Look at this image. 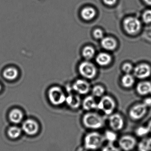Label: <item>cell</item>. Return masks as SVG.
<instances>
[{"label": "cell", "mask_w": 151, "mask_h": 151, "mask_svg": "<svg viewBox=\"0 0 151 151\" xmlns=\"http://www.w3.org/2000/svg\"><path fill=\"white\" fill-rule=\"evenodd\" d=\"M77 151H87V150L84 146V147H79V148L77 150Z\"/></svg>", "instance_id": "35"}, {"label": "cell", "mask_w": 151, "mask_h": 151, "mask_svg": "<svg viewBox=\"0 0 151 151\" xmlns=\"http://www.w3.org/2000/svg\"><path fill=\"white\" fill-rule=\"evenodd\" d=\"M143 104L146 106L147 107L151 106V98H147L145 99L144 101Z\"/></svg>", "instance_id": "32"}, {"label": "cell", "mask_w": 151, "mask_h": 151, "mask_svg": "<svg viewBox=\"0 0 151 151\" xmlns=\"http://www.w3.org/2000/svg\"><path fill=\"white\" fill-rule=\"evenodd\" d=\"M96 12L94 8L87 7L84 8L81 12V16L83 19L90 20L94 18L95 16Z\"/></svg>", "instance_id": "19"}, {"label": "cell", "mask_w": 151, "mask_h": 151, "mask_svg": "<svg viewBox=\"0 0 151 151\" xmlns=\"http://www.w3.org/2000/svg\"><path fill=\"white\" fill-rule=\"evenodd\" d=\"M21 129L19 127L16 126L11 127L8 130V136L12 139L18 138L21 135Z\"/></svg>", "instance_id": "22"}, {"label": "cell", "mask_w": 151, "mask_h": 151, "mask_svg": "<svg viewBox=\"0 0 151 151\" xmlns=\"http://www.w3.org/2000/svg\"><path fill=\"white\" fill-rule=\"evenodd\" d=\"M82 54L83 57L85 59L90 60L93 58L95 55V49L92 47L87 46L85 47L82 50Z\"/></svg>", "instance_id": "25"}, {"label": "cell", "mask_w": 151, "mask_h": 151, "mask_svg": "<svg viewBox=\"0 0 151 151\" xmlns=\"http://www.w3.org/2000/svg\"><path fill=\"white\" fill-rule=\"evenodd\" d=\"M94 36L97 39H102L103 38V32L100 29H96L93 33Z\"/></svg>", "instance_id": "31"}, {"label": "cell", "mask_w": 151, "mask_h": 151, "mask_svg": "<svg viewBox=\"0 0 151 151\" xmlns=\"http://www.w3.org/2000/svg\"><path fill=\"white\" fill-rule=\"evenodd\" d=\"M105 141H107L109 143L113 144L116 142L118 136L115 132L113 130H106L104 135Z\"/></svg>", "instance_id": "24"}, {"label": "cell", "mask_w": 151, "mask_h": 151, "mask_svg": "<svg viewBox=\"0 0 151 151\" xmlns=\"http://www.w3.org/2000/svg\"><path fill=\"white\" fill-rule=\"evenodd\" d=\"M112 58L109 54L105 53H100L96 58V63L101 66L108 65L111 62Z\"/></svg>", "instance_id": "17"}, {"label": "cell", "mask_w": 151, "mask_h": 151, "mask_svg": "<svg viewBox=\"0 0 151 151\" xmlns=\"http://www.w3.org/2000/svg\"><path fill=\"white\" fill-rule=\"evenodd\" d=\"M9 119L12 123L15 124L20 123L23 119V113L19 109H13L10 112Z\"/></svg>", "instance_id": "15"}, {"label": "cell", "mask_w": 151, "mask_h": 151, "mask_svg": "<svg viewBox=\"0 0 151 151\" xmlns=\"http://www.w3.org/2000/svg\"><path fill=\"white\" fill-rule=\"evenodd\" d=\"M103 1L106 4L109 5H112L115 4L117 0H103Z\"/></svg>", "instance_id": "33"}, {"label": "cell", "mask_w": 151, "mask_h": 151, "mask_svg": "<svg viewBox=\"0 0 151 151\" xmlns=\"http://www.w3.org/2000/svg\"><path fill=\"white\" fill-rule=\"evenodd\" d=\"M79 71L81 75L87 79H93L97 73L96 68L90 62H82L79 66Z\"/></svg>", "instance_id": "5"}, {"label": "cell", "mask_w": 151, "mask_h": 151, "mask_svg": "<svg viewBox=\"0 0 151 151\" xmlns=\"http://www.w3.org/2000/svg\"><path fill=\"white\" fill-rule=\"evenodd\" d=\"M126 31L130 34H134L140 31L141 27L140 21L135 17H128L124 22Z\"/></svg>", "instance_id": "7"}, {"label": "cell", "mask_w": 151, "mask_h": 151, "mask_svg": "<svg viewBox=\"0 0 151 151\" xmlns=\"http://www.w3.org/2000/svg\"><path fill=\"white\" fill-rule=\"evenodd\" d=\"M65 102L71 108L76 109L80 105L81 101L80 98L78 95L71 94L66 97Z\"/></svg>", "instance_id": "13"}, {"label": "cell", "mask_w": 151, "mask_h": 151, "mask_svg": "<svg viewBox=\"0 0 151 151\" xmlns=\"http://www.w3.org/2000/svg\"><path fill=\"white\" fill-rule=\"evenodd\" d=\"M137 92L141 95H146L151 93V83L149 81L139 83L137 87Z\"/></svg>", "instance_id": "16"}, {"label": "cell", "mask_w": 151, "mask_h": 151, "mask_svg": "<svg viewBox=\"0 0 151 151\" xmlns=\"http://www.w3.org/2000/svg\"><path fill=\"white\" fill-rule=\"evenodd\" d=\"M147 108V106L144 104L136 105L130 109L129 116L134 120L141 119L146 114Z\"/></svg>", "instance_id": "8"}, {"label": "cell", "mask_w": 151, "mask_h": 151, "mask_svg": "<svg viewBox=\"0 0 151 151\" xmlns=\"http://www.w3.org/2000/svg\"><path fill=\"white\" fill-rule=\"evenodd\" d=\"M133 67L132 65L129 63L124 64L122 66V70L126 73H129L132 71Z\"/></svg>", "instance_id": "30"}, {"label": "cell", "mask_w": 151, "mask_h": 151, "mask_svg": "<svg viewBox=\"0 0 151 151\" xmlns=\"http://www.w3.org/2000/svg\"><path fill=\"white\" fill-rule=\"evenodd\" d=\"M82 106L85 110L90 111L97 108V104L96 103L95 99L93 96H89L87 97L83 100Z\"/></svg>", "instance_id": "18"}, {"label": "cell", "mask_w": 151, "mask_h": 151, "mask_svg": "<svg viewBox=\"0 0 151 151\" xmlns=\"http://www.w3.org/2000/svg\"><path fill=\"white\" fill-rule=\"evenodd\" d=\"M4 77L9 80H13L18 75L17 70L13 67H9L4 70L3 73Z\"/></svg>", "instance_id": "20"}, {"label": "cell", "mask_w": 151, "mask_h": 151, "mask_svg": "<svg viewBox=\"0 0 151 151\" xmlns=\"http://www.w3.org/2000/svg\"><path fill=\"white\" fill-rule=\"evenodd\" d=\"M101 45L105 49L108 50H113L117 47L116 41L111 37H105L103 38L101 41Z\"/></svg>", "instance_id": "14"}, {"label": "cell", "mask_w": 151, "mask_h": 151, "mask_svg": "<svg viewBox=\"0 0 151 151\" xmlns=\"http://www.w3.org/2000/svg\"><path fill=\"white\" fill-rule=\"evenodd\" d=\"M144 22L146 24L151 23V10L146 11L143 15Z\"/></svg>", "instance_id": "28"}, {"label": "cell", "mask_w": 151, "mask_h": 151, "mask_svg": "<svg viewBox=\"0 0 151 151\" xmlns=\"http://www.w3.org/2000/svg\"><path fill=\"white\" fill-rule=\"evenodd\" d=\"M82 122L86 128L92 129H100L103 127L105 123L103 118L94 112L86 114L82 119Z\"/></svg>", "instance_id": "2"}, {"label": "cell", "mask_w": 151, "mask_h": 151, "mask_svg": "<svg viewBox=\"0 0 151 151\" xmlns=\"http://www.w3.org/2000/svg\"><path fill=\"white\" fill-rule=\"evenodd\" d=\"M101 151H121L120 149L115 147L113 144L109 143L105 146Z\"/></svg>", "instance_id": "29"}, {"label": "cell", "mask_w": 151, "mask_h": 151, "mask_svg": "<svg viewBox=\"0 0 151 151\" xmlns=\"http://www.w3.org/2000/svg\"><path fill=\"white\" fill-rule=\"evenodd\" d=\"M105 139L103 135L96 132L88 133L85 137L84 147L87 150H96L102 147Z\"/></svg>", "instance_id": "1"}, {"label": "cell", "mask_w": 151, "mask_h": 151, "mask_svg": "<svg viewBox=\"0 0 151 151\" xmlns=\"http://www.w3.org/2000/svg\"><path fill=\"white\" fill-rule=\"evenodd\" d=\"M139 151H151V137L144 138L138 145Z\"/></svg>", "instance_id": "21"}, {"label": "cell", "mask_w": 151, "mask_h": 151, "mask_svg": "<svg viewBox=\"0 0 151 151\" xmlns=\"http://www.w3.org/2000/svg\"><path fill=\"white\" fill-rule=\"evenodd\" d=\"M147 127H148V129H149L150 133L151 134V120L149 122Z\"/></svg>", "instance_id": "34"}, {"label": "cell", "mask_w": 151, "mask_h": 151, "mask_svg": "<svg viewBox=\"0 0 151 151\" xmlns=\"http://www.w3.org/2000/svg\"><path fill=\"white\" fill-rule=\"evenodd\" d=\"M1 84H0V91H1Z\"/></svg>", "instance_id": "37"}, {"label": "cell", "mask_w": 151, "mask_h": 151, "mask_svg": "<svg viewBox=\"0 0 151 151\" xmlns=\"http://www.w3.org/2000/svg\"><path fill=\"white\" fill-rule=\"evenodd\" d=\"M134 78L133 76L129 73H126L121 79L122 85L126 88H130L133 86L134 83Z\"/></svg>", "instance_id": "23"}, {"label": "cell", "mask_w": 151, "mask_h": 151, "mask_svg": "<svg viewBox=\"0 0 151 151\" xmlns=\"http://www.w3.org/2000/svg\"><path fill=\"white\" fill-rule=\"evenodd\" d=\"M144 1L147 4L151 5V0H144Z\"/></svg>", "instance_id": "36"}, {"label": "cell", "mask_w": 151, "mask_h": 151, "mask_svg": "<svg viewBox=\"0 0 151 151\" xmlns=\"http://www.w3.org/2000/svg\"><path fill=\"white\" fill-rule=\"evenodd\" d=\"M22 128V130L27 134L29 136H33L38 133L39 125L35 121L29 119L23 122Z\"/></svg>", "instance_id": "9"}, {"label": "cell", "mask_w": 151, "mask_h": 151, "mask_svg": "<svg viewBox=\"0 0 151 151\" xmlns=\"http://www.w3.org/2000/svg\"><path fill=\"white\" fill-rule=\"evenodd\" d=\"M151 74L150 66L147 64L138 65L134 69V74L138 79H145Z\"/></svg>", "instance_id": "11"}, {"label": "cell", "mask_w": 151, "mask_h": 151, "mask_svg": "<svg viewBox=\"0 0 151 151\" xmlns=\"http://www.w3.org/2000/svg\"><path fill=\"white\" fill-rule=\"evenodd\" d=\"M49 99L54 105H60L66 101V97L60 88L53 87L48 92Z\"/></svg>", "instance_id": "3"}, {"label": "cell", "mask_w": 151, "mask_h": 151, "mask_svg": "<svg viewBox=\"0 0 151 151\" xmlns=\"http://www.w3.org/2000/svg\"><path fill=\"white\" fill-rule=\"evenodd\" d=\"M135 133L137 136L139 137H144L148 135L150 133V132L147 126L146 127L142 126L137 129Z\"/></svg>", "instance_id": "26"}, {"label": "cell", "mask_w": 151, "mask_h": 151, "mask_svg": "<svg viewBox=\"0 0 151 151\" xmlns=\"http://www.w3.org/2000/svg\"><path fill=\"white\" fill-rule=\"evenodd\" d=\"M105 92L104 88L100 85L95 86L92 89V94L96 97H100L103 96Z\"/></svg>", "instance_id": "27"}, {"label": "cell", "mask_w": 151, "mask_h": 151, "mask_svg": "<svg viewBox=\"0 0 151 151\" xmlns=\"http://www.w3.org/2000/svg\"><path fill=\"white\" fill-rule=\"evenodd\" d=\"M116 106L113 99L109 96H105L102 98L97 104V109L103 111L105 114L110 115L112 113Z\"/></svg>", "instance_id": "4"}, {"label": "cell", "mask_w": 151, "mask_h": 151, "mask_svg": "<svg viewBox=\"0 0 151 151\" xmlns=\"http://www.w3.org/2000/svg\"><path fill=\"white\" fill-rule=\"evenodd\" d=\"M109 122L110 127L113 131H120L124 127V120L118 114H112L109 118Z\"/></svg>", "instance_id": "10"}, {"label": "cell", "mask_w": 151, "mask_h": 151, "mask_svg": "<svg viewBox=\"0 0 151 151\" xmlns=\"http://www.w3.org/2000/svg\"><path fill=\"white\" fill-rule=\"evenodd\" d=\"M118 144L122 150L131 151L134 149L137 144V142L134 137L126 135L121 137L119 140Z\"/></svg>", "instance_id": "6"}, {"label": "cell", "mask_w": 151, "mask_h": 151, "mask_svg": "<svg viewBox=\"0 0 151 151\" xmlns=\"http://www.w3.org/2000/svg\"><path fill=\"white\" fill-rule=\"evenodd\" d=\"M73 89L79 94L84 95L87 94L90 89L89 83L83 80H78L74 83Z\"/></svg>", "instance_id": "12"}]
</instances>
